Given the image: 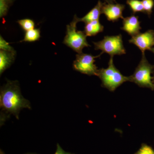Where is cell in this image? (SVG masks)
<instances>
[{"label":"cell","mask_w":154,"mask_h":154,"mask_svg":"<svg viewBox=\"0 0 154 154\" xmlns=\"http://www.w3.org/2000/svg\"><path fill=\"white\" fill-rule=\"evenodd\" d=\"M151 51H152V52L154 54V48H151V49L150 50Z\"/></svg>","instance_id":"7402d4cb"},{"label":"cell","mask_w":154,"mask_h":154,"mask_svg":"<svg viewBox=\"0 0 154 154\" xmlns=\"http://www.w3.org/2000/svg\"><path fill=\"white\" fill-rule=\"evenodd\" d=\"M16 51L10 52L1 50L0 51V74L2 75L5 70L11 66L14 61Z\"/></svg>","instance_id":"30bf717a"},{"label":"cell","mask_w":154,"mask_h":154,"mask_svg":"<svg viewBox=\"0 0 154 154\" xmlns=\"http://www.w3.org/2000/svg\"><path fill=\"white\" fill-rule=\"evenodd\" d=\"M125 8L124 5L117 3H103L102 14H105L107 20L115 22L119 19H123L122 14Z\"/></svg>","instance_id":"ba28073f"},{"label":"cell","mask_w":154,"mask_h":154,"mask_svg":"<svg viewBox=\"0 0 154 154\" xmlns=\"http://www.w3.org/2000/svg\"><path fill=\"white\" fill-rule=\"evenodd\" d=\"M126 3L129 6L134 14L137 12L144 13L142 1L139 0H127Z\"/></svg>","instance_id":"5bb4252c"},{"label":"cell","mask_w":154,"mask_h":154,"mask_svg":"<svg viewBox=\"0 0 154 154\" xmlns=\"http://www.w3.org/2000/svg\"><path fill=\"white\" fill-rule=\"evenodd\" d=\"M1 154H3V153H2V152H1Z\"/></svg>","instance_id":"cb8c5ba5"},{"label":"cell","mask_w":154,"mask_h":154,"mask_svg":"<svg viewBox=\"0 0 154 154\" xmlns=\"http://www.w3.org/2000/svg\"></svg>","instance_id":"d4e9b609"},{"label":"cell","mask_w":154,"mask_h":154,"mask_svg":"<svg viewBox=\"0 0 154 154\" xmlns=\"http://www.w3.org/2000/svg\"><path fill=\"white\" fill-rule=\"evenodd\" d=\"M104 30V26L101 25L99 20L85 23V32L86 36H94L98 33L102 32Z\"/></svg>","instance_id":"7c38bea8"},{"label":"cell","mask_w":154,"mask_h":154,"mask_svg":"<svg viewBox=\"0 0 154 154\" xmlns=\"http://www.w3.org/2000/svg\"><path fill=\"white\" fill-rule=\"evenodd\" d=\"M0 49L1 50L10 51V52L15 51L13 48L11 46L8 42H7L2 36L0 37Z\"/></svg>","instance_id":"ac0fdd59"},{"label":"cell","mask_w":154,"mask_h":154,"mask_svg":"<svg viewBox=\"0 0 154 154\" xmlns=\"http://www.w3.org/2000/svg\"><path fill=\"white\" fill-rule=\"evenodd\" d=\"M123 26L121 29L132 36L140 33L141 29L138 17L131 15L123 19Z\"/></svg>","instance_id":"9c48e42d"},{"label":"cell","mask_w":154,"mask_h":154,"mask_svg":"<svg viewBox=\"0 0 154 154\" xmlns=\"http://www.w3.org/2000/svg\"><path fill=\"white\" fill-rule=\"evenodd\" d=\"M153 82L154 83V77H153Z\"/></svg>","instance_id":"603a6c76"},{"label":"cell","mask_w":154,"mask_h":154,"mask_svg":"<svg viewBox=\"0 0 154 154\" xmlns=\"http://www.w3.org/2000/svg\"><path fill=\"white\" fill-rule=\"evenodd\" d=\"M0 107L2 111L1 121L11 114L19 119L22 109H31L30 102L22 96L19 83L16 81H9L1 88Z\"/></svg>","instance_id":"6da1fadb"},{"label":"cell","mask_w":154,"mask_h":154,"mask_svg":"<svg viewBox=\"0 0 154 154\" xmlns=\"http://www.w3.org/2000/svg\"><path fill=\"white\" fill-rule=\"evenodd\" d=\"M106 3H115V0H105Z\"/></svg>","instance_id":"44dd1931"},{"label":"cell","mask_w":154,"mask_h":154,"mask_svg":"<svg viewBox=\"0 0 154 154\" xmlns=\"http://www.w3.org/2000/svg\"><path fill=\"white\" fill-rule=\"evenodd\" d=\"M95 50H100L110 56L126 54L121 34L117 36H106L101 41L94 42Z\"/></svg>","instance_id":"5b68a950"},{"label":"cell","mask_w":154,"mask_h":154,"mask_svg":"<svg viewBox=\"0 0 154 154\" xmlns=\"http://www.w3.org/2000/svg\"><path fill=\"white\" fill-rule=\"evenodd\" d=\"M103 3L99 1L96 5L92 9L85 17L79 19V22H83L85 23L99 20V17L102 14V8Z\"/></svg>","instance_id":"8fae6325"},{"label":"cell","mask_w":154,"mask_h":154,"mask_svg":"<svg viewBox=\"0 0 154 154\" xmlns=\"http://www.w3.org/2000/svg\"><path fill=\"white\" fill-rule=\"evenodd\" d=\"M40 37V30L39 29H33L26 31L24 39L22 42H33L38 40Z\"/></svg>","instance_id":"4fadbf2b"},{"label":"cell","mask_w":154,"mask_h":154,"mask_svg":"<svg viewBox=\"0 0 154 154\" xmlns=\"http://www.w3.org/2000/svg\"><path fill=\"white\" fill-rule=\"evenodd\" d=\"M129 42L137 46L142 54L145 53V51L150 50L154 45V31L148 30L144 33H140L132 36Z\"/></svg>","instance_id":"52a82bcc"},{"label":"cell","mask_w":154,"mask_h":154,"mask_svg":"<svg viewBox=\"0 0 154 154\" xmlns=\"http://www.w3.org/2000/svg\"><path fill=\"white\" fill-rule=\"evenodd\" d=\"M154 71V66L150 64L147 60L145 53L133 74L129 76V82L137 84L142 88L154 90V83L151 75Z\"/></svg>","instance_id":"277c9868"},{"label":"cell","mask_w":154,"mask_h":154,"mask_svg":"<svg viewBox=\"0 0 154 154\" xmlns=\"http://www.w3.org/2000/svg\"><path fill=\"white\" fill-rule=\"evenodd\" d=\"M18 23L22 29L26 32L28 30L34 29V27H35V23L33 22V20L30 19H21L18 21Z\"/></svg>","instance_id":"9a60e30c"},{"label":"cell","mask_w":154,"mask_h":154,"mask_svg":"<svg viewBox=\"0 0 154 154\" xmlns=\"http://www.w3.org/2000/svg\"><path fill=\"white\" fill-rule=\"evenodd\" d=\"M79 18L75 16L73 20L66 26V35L63 43L78 54L82 53L83 48L90 46L87 40V36L84 31L77 30V24Z\"/></svg>","instance_id":"3957f363"},{"label":"cell","mask_w":154,"mask_h":154,"mask_svg":"<svg viewBox=\"0 0 154 154\" xmlns=\"http://www.w3.org/2000/svg\"><path fill=\"white\" fill-rule=\"evenodd\" d=\"M113 57L110 56L107 68L99 69L98 76L102 81V85L111 92L115 91L123 83L129 82V76L123 75L116 67Z\"/></svg>","instance_id":"7a4b0ae2"},{"label":"cell","mask_w":154,"mask_h":154,"mask_svg":"<svg viewBox=\"0 0 154 154\" xmlns=\"http://www.w3.org/2000/svg\"><path fill=\"white\" fill-rule=\"evenodd\" d=\"M134 154H154V149L150 146L143 143L139 150Z\"/></svg>","instance_id":"e0dca14e"},{"label":"cell","mask_w":154,"mask_h":154,"mask_svg":"<svg viewBox=\"0 0 154 154\" xmlns=\"http://www.w3.org/2000/svg\"><path fill=\"white\" fill-rule=\"evenodd\" d=\"M103 53L102 52L96 56L83 53L78 54L73 62V68L84 74L98 76L99 69L95 64V59L99 57Z\"/></svg>","instance_id":"8992f818"},{"label":"cell","mask_w":154,"mask_h":154,"mask_svg":"<svg viewBox=\"0 0 154 154\" xmlns=\"http://www.w3.org/2000/svg\"><path fill=\"white\" fill-rule=\"evenodd\" d=\"M8 0H0V16H5L8 11Z\"/></svg>","instance_id":"d6986e66"},{"label":"cell","mask_w":154,"mask_h":154,"mask_svg":"<svg viewBox=\"0 0 154 154\" xmlns=\"http://www.w3.org/2000/svg\"><path fill=\"white\" fill-rule=\"evenodd\" d=\"M142 2L143 5L144 13L147 14L150 17L152 12L154 6L153 0H142Z\"/></svg>","instance_id":"2e32d148"},{"label":"cell","mask_w":154,"mask_h":154,"mask_svg":"<svg viewBox=\"0 0 154 154\" xmlns=\"http://www.w3.org/2000/svg\"><path fill=\"white\" fill-rule=\"evenodd\" d=\"M54 154H71L70 153L67 152L63 150L62 148L58 144L57 145V149L56 152Z\"/></svg>","instance_id":"ffe728a7"}]
</instances>
